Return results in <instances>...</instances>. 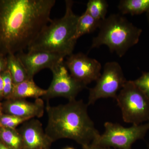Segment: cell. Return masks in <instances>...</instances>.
<instances>
[{"instance_id":"cell-1","label":"cell","mask_w":149,"mask_h":149,"mask_svg":"<svg viewBox=\"0 0 149 149\" xmlns=\"http://www.w3.org/2000/svg\"><path fill=\"white\" fill-rule=\"evenodd\" d=\"M55 0H0V55L27 49L51 22Z\"/></svg>"},{"instance_id":"cell-2","label":"cell","mask_w":149,"mask_h":149,"mask_svg":"<svg viewBox=\"0 0 149 149\" xmlns=\"http://www.w3.org/2000/svg\"><path fill=\"white\" fill-rule=\"evenodd\" d=\"M82 100L69 101L52 106L47 101L48 122L45 132L53 143L61 139L73 140L82 146H90L100 136Z\"/></svg>"},{"instance_id":"cell-3","label":"cell","mask_w":149,"mask_h":149,"mask_svg":"<svg viewBox=\"0 0 149 149\" xmlns=\"http://www.w3.org/2000/svg\"><path fill=\"white\" fill-rule=\"evenodd\" d=\"M74 2L65 1V11L61 18L52 20L42 29L28 51H42L67 57L72 54L77 41L74 39L79 15L72 10Z\"/></svg>"},{"instance_id":"cell-4","label":"cell","mask_w":149,"mask_h":149,"mask_svg":"<svg viewBox=\"0 0 149 149\" xmlns=\"http://www.w3.org/2000/svg\"><path fill=\"white\" fill-rule=\"evenodd\" d=\"M97 35L93 38L91 49L107 46L112 53L122 57L130 48L139 42L142 32L125 17L113 14L102 20Z\"/></svg>"},{"instance_id":"cell-5","label":"cell","mask_w":149,"mask_h":149,"mask_svg":"<svg viewBox=\"0 0 149 149\" xmlns=\"http://www.w3.org/2000/svg\"><path fill=\"white\" fill-rule=\"evenodd\" d=\"M124 122L140 125L149 119V99L133 81L127 80L116 99Z\"/></svg>"},{"instance_id":"cell-6","label":"cell","mask_w":149,"mask_h":149,"mask_svg":"<svg viewBox=\"0 0 149 149\" xmlns=\"http://www.w3.org/2000/svg\"><path fill=\"white\" fill-rule=\"evenodd\" d=\"M105 131L91 144L115 149H131L136 141L143 139L149 130L148 123L128 128L117 123L107 122Z\"/></svg>"},{"instance_id":"cell-7","label":"cell","mask_w":149,"mask_h":149,"mask_svg":"<svg viewBox=\"0 0 149 149\" xmlns=\"http://www.w3.org/2000/svg\"><path fill=\"white\" fill-rule=\"evenodd\" d=\"M125 79L120 65L116 61L105 64L103 73L96 80L95 85L89 89L88 105L94 104L100 99H116L125 85Z\"/></svg>"},{"instance_id":"cell-8","label":"cell","mask_w":149,"mask_h":149,"mask_svg":"<svg viewBox=\"0 0 149 149\" xmlns=\"http://www.w3.org/2000/svg\"><path fill=\"white\" fill-rule=\"evenodd\" d=\"M51 70L52 72V80L42 97L47 101L57 97H63L69 101L74 100L79 93L86 88L71 76L64 61L58 63Z\"/></svg>"},{"instance_id":"cell-9","label":"cell","mask_w":149,"mask_h":149,"mask_svg":"<svg viewBox=\"0 0 149 149\" xmlns=\"http://www.w3.org/2000/svg\"><path fill=\"white\" fill-rule=\"evenodd\" d=\"M64 63L71 76L86 87L101 74L100 63L82 53L68 56Z\"/></svg>"},{"instance_id":"cell-10","label":"cell","mask_w":149,"mask_h":149,"mask_svg":"<svg viewBox=\"0 0 149 149\" xmlns=\"http://www.w3.org/2000/svg\"><path fill=\"white\" fill-rule=\"evenodd\" d=\"M27 71L30 79L45 68L50 70L58 63L64 61V57L56 53L42 51L23 52L16 54Z\"/></svg>"},{"instance_id":"cell-11","label":"cell","mask_w":149,"mask_h":149,"mask_svg":"<svg viewBox=\"0 0 149 149\" xmlns=\"http://www.w3.org/2000/svg\"><path fill=\"white\" fill-rule=\"evenodd\" d=\"M17 130L21 136L22 149H50L53 142L38 119L27 120Z\"/></svg>"},{"instance_id":"cell-12","label":"cell","mask_w":149,"mask_h":149,"mask_svg":"<svg viewBox=\"0 0 149 149\" xmlns=\"http://www.w3.org/2000/svg\"><path fill=\"white\" fill-rule=\"evenodd\" d=\"M2 107L3 113L29 119L42 117L45 112V104L41 98L36 99L33 102L25 99L6 100Z\"/></svg>"},{"instance_id":"cell-13","label":"cell","mask_w":149,"mask_h":149,"mask_svg":"<svg viewBox=\"0 0 149 149\" xmlns=\"http://www.w3.org/2000/svg\"><path fill=\"white\" fill-rule=\"evenodd\" d=\"M47 90L37 86L33 79L25 80L14 85L13 91L11 96V99H25L27 98H40L45 95Z\"/></svg>"},{"instance_id":"cell-14","label":"cell","mask_w":149,"mask_h":149,"mask_svg":"<svg viewBox=\"0 0 149 149\" xmlns=\"http://www.w3.org/2000/svg\"><path fill=\"white\" fill-rule=\"evenodd\" d=\"M7 70L10 72L14 85L30 79L24 65L16 54H10L6 56Z\"/></svg>"},{"instance_id":"cell-15","label":"cell","mask_w":149,"mask_h":149,"mask_svg":"<svg viewBox=\"0 0 149 149\" xmlns=\"http://www.w3.org/2000/svg\"><path fill=\"white\" fill-rule=\"evenodd\" d=\"M118 8L122 14L138 15L149 12V0H121Z\"/></svg>"},{"instance_id":"cell-16","label":"cell","mask_w":149,"mask_h":149,"mask_svg":"<svg viewBox=\"0 0 149 149\" xmlns=\"http://www.w3.org/2000/svg\"><path fill=\"white\" fill-rule=\"evenodd\" d=\"M101 21L96 20L85 11L79 17L76 26L74 39L76 41L81 36L94 32L100 26Z\"/></svg>"},{"instance_id":"cell-17","label":"cell","mask_w":149,"mask_h":149,"mask_svg":"<svg viewBox=\"0 0 149 149\" xmlns=\"http://www.w3.org/2000/svg\"><path fill=\"white\" fill-rule=\"evenodd\" d=\"M0 141L11 149H22V140L17 129L0 127Z\"/></svg>"},{"instance_id":"cell-18","label":"cell","mask_w":149,"mask_h":149,"mask_svg":"<svg viewBox=\"0 0 149 149\" xmlns=\"http://www.w3.org/2000/svg\"><path fill=\"white\" fill-rule=\"evenodd\" d=\"M108 4L105 0H90L87 3L85 12L98 21L106 18Z\"/></svg>"},{"instance_id":"cell-19","label":"cell","mask_w":149,"mask_h":149,"mask_svg":"<svg viewBox=\"0 0 149 149\" xmlns=\"http://www.w3.org/2000/svg\"><path fill=\"white\" fill-rule=\"evenodd\" d=\"M29 119H31L3 113L0 117V127L16 129L19 125Z\"/></svg>"},{"instance_id":"cell-20","label":"cell","mask_w":149,"mask_h":149,"mask_svg":"<svg viewBox=\"0 0 149 149\" xmlns=\"http://www.w3.org/2000/svg\"><path fill=\"white\" fill-rule=\"evenodd\" d=\"M3 82V98L9 100L12 94L14 84L10 72L8 70L1 73Z\"/></svg>"},{"instance_id":"cell-21","label":"cell","mask_w":149,"mask_h":149,"mask_svg":"<svg viewBox=\"0 0 149 149\" xmlns=\"http://www.w3.org/2000/svg\"><path fill=\"white\" fill-rule=\"evenodd\" d=\"M133 82L149 99V72H143L141 77Z\"/></svg>"},{"instance_id":"cell-22","label":"cell","mask_w":149,"mask_h":149,"mask_svg":"<svg viewBox=\"0 0 149 149\" xmlns=\"http://www.w3.org/2000/svg\"><path fill=\"white\" fill-rule=\"evenodd\" d=\"M7 70L6 56L0 55V74Z\"/></svg>"},{"instance_id":"cell-23","label":"cell","mask_w":149,"mask_h":149,"mask_svg":"<svg viewBox=\"0 0 149 149\" xmlns=\"http://www.w3.org/2000/svg\"><path fill=\"white\" fill-rule=\"evenodd\" d=\"M4 86L2 77L0 74V100L3 98Z\"/></svg>"},{"instance_id":"cell-24","label":"cell","mask_w":149,"mask_h":149,"mask_svg":"<svg viewBox=\"0 0 149 149\" xmlns=\"http://www.w3.org/2000/svg\"><path fill=\"white\" fill-rule=\"evenodd\" d=\"M89 147H90L91 149H112L110 148H107V147L100 146L94 145V144H91V145L89 146Z\"/></svg>"},{"instance_id":"cell-25","label":"cell","mask_w":149,"mask_h":149,"mask_svg":"<svg viewBox=\"0 0 149 149\" xmlns=\"http://www.w3.org/2000/svg\"><path fill=\"white\" fill-rule=\"evenodd\" d=\"M0 149H11L0 141Z\"/></svg>"},{"instance_id":"cell-26","label":"cell","mask_w":149,"mask_h":149,"mask_svg":"<svg viewBox=\"0 0 149 149\" xmlns=\"http://www.w3.org/2000/svg\"><path fill=\"white\" fill-rule=\"evenodd\" d=\"M3 113L2 110V104L0 102V117Z\"/></svg>"},{"instance_id":"cell-27","label":"cell","mask_w":149,"mask_h":149,"mask_svg":"<svg viewBox=\"0 0 149 149\" xmlns=\"http://www.w3.org/2000/svg\"><path fill=\"white\" fill-rule=\"evenodd\" d=\"M82 148L83 149H91L90 148L89 146H82Z\"/></svg>"},{"instance_id":"cell-28","label":"cell","mask_w":149,"mask_h":149,"mask_svg":"<svg viewBox=\"0 0 149 149\" xmlns=\"http://www.w3.org/2000/svg\"><path fill=\"white\" fill-rule=\"evenodd\" d=\"M146 16L147 20H148V23L149 26V12L148 13H146Z\"/></svg>"},{"instance_id":"cell-29","label":"cell","mask_w":149,"mask_h":149,"mask_svg":"<svg viewBox=\"0 0 149 149\" xmlns=\"http://www.w3.org/2000/svg\"><path fill=\"white\" fill-rule=\"evenodd\" d=\"M64 149H74V148H72V147H67V148H65Z\"/></svg>"},{"instance_id":"cell-30","label":"cell","mask_w":149,"mask_h":149,"mask_svg":"<svg viewBox=\"0 0 149 149\" xmlns=\"http://www.w3.org/2000/svg\"><path fill=\"white\" fill-rule=\"evenodd\" d=\"M148 121V123L149 124V119Z\"/></svg>"},{"instance_id":"cell-31","label":"cell","mask_w":149,"mask_h":149,"mask_svg":"<svg viewBox=\"0 0 149 149\" xmlns=\"http://www.w3.org/2000/svg\"></svg>"},{"instance_id":"cell-32","label":"cell","mask_w":149,"mask_h":149,"mask_svg":"<svg viewBox=\"0 0 149 149\" xmlns=\"http://www.w3.org/2000/svg\"></svg>"}]
</instances>
